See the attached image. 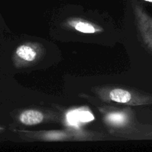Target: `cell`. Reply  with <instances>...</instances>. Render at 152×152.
I'll use <instances>...</instances> for the list:
<instances>
[{
  "label": "cell",
  "mask_w": 152,
  "mask_h": 152,
  "mask_svg": "<svg viewBox=\"0 0 152 152\" xmlns=\"http://www.w3.org/2000/svg\"><path fill=\"white\" fill-rule=\"evenodd\" d=\"M21 123L26 126H33L41 123L43 120V115L41 112L36 110H27L19 116Z\"/></svg>",
  "instance_id": "6da1fadb"
},
{
  "label": "cell",
  "mask_w": 152,
  "mask_h": 152,
  "mask_svg": "<svg viewBox=\"0 0 152 152\" xmlns=\"http://www.w3.org/2000/svg\"><path fill=\"white\" fill-rule=\"evenodd\" d=\"M16 55L22 60L27 62H32L37 56V52L35 49L33 48L28 45H22L17 48L16 50Z\"/></svg>",
  "instance_id": "7a4b0ae2"
},
{
  "label": "cell",
  "mask_w": 152,
  "mask_h": 152,
  "mask_svg": "<svg viewBox=\"0 0 152 152\" xmlns=\"http://www.w3.org/2000/svg\"><path fill=\"white\" fill-rule=\"evenodd\" d=\"M93 120V116L88 111H73L68 116L69 123L72 125L77 124L79 122H89Z\"/></svg>",
  "instance_id": "3957f363"
},
{
  "label": "cell",
  "mask_w": 152,
  "mask_h": 152,
  "mask_svg": "<svg viewBox=\"0 0 152 152\" xmlns=\"http://www.w3.org/2000/svg\"><path fill=\"white\" fill-rule=\"evenodd\" d=\"M110 99L119 103H128L131 99V95L123 89H113L110 92Z\"/></svg>",
  "instance_id": "277c9868"
},
{
  "label": "cell",
  "mask_w": 152,
  "mask_h": 152,
  "mask_svg": "<svg viewBox=\"0 0 152 152\" xmlns=\"http://www.w3.org/2000/svg\"><path fill=\"white\" fill-rule=\"evenodd\" d=\"M75 30L84 34H93L95 32V28L91 24L85 22H77L74 25Z\"/></svg>",
  "instance_id": "5b68a950"
},
{
  "label": "cell",
  "mask_w": 152,
  "mask_h": 152,
  "mask_svg": "<svg viewBox=\"0 0 152 152\" xmlns=\"http://www.w3.org/2000/svg\"><path fill=\"white\" fill-rule=\"evenodd\" d=\"M107 120L113 124H123L125 121V116L121 113H114L107 116Z\"/></svg>",
  "instance_id": "8992f818"
},
{
  "label": "cell",
  "mask_w": 152,
  "mask_h": 152,
  "mask_svg": "<svg viewBox=\"0 0 152 152\" xmlns=\"http://www.w3.org/2000/svg\"><path fill=\"white\" fill-rule=\"evenodd\" d=\"M145 1H150V2H152V0H145Z\"/></svg>",
  "instance_id": "52a82bcc"
}]
</instances>
